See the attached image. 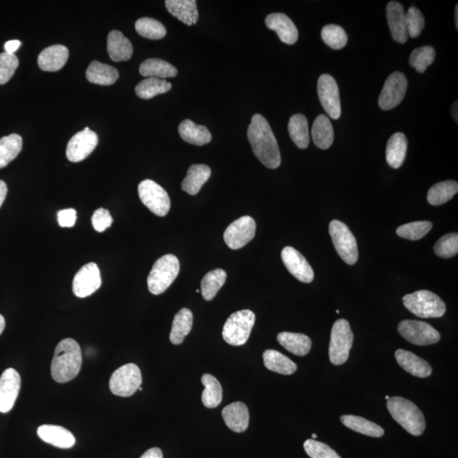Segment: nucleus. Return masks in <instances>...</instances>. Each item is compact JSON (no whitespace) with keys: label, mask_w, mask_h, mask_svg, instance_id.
<instances>
[{"label":"nucleus","mask_w":458,"mask_h":458,"mask_svg":"<svg viewBox=\"0 0 458 458\" xmlns=\"http://www.w3.org/2000/svg\"><path fill=\"white\" fill-rule=\"evenodd\" d=\"M102 276L97 264L89 263L82 267L74 277L72 290L80 298H88L102 286Z\"/></svg>","instance_id":"obj_15"},{"label":"nucleus","mask_w":458,"mask_h":458,"mask_svg":"<svg viewBox=\"0 0 458 458\" xmlns=\"http://www.w3.org/2000/svg\"><path fill=\"white\" fill-rule=\"evenodd\" d=\"M256 224L254 219L244 216L235 220L224 232V241L232 250H239L255 237Z\"/></svg>","instance_id":"obj_14"},{"label":"nucleus","mask_w":458,"mask_h":458,"mask_svg":"<svg viewBox=\"0 0 458 458\" xmlns=\"http://www.w3.org/2000/svg\"><path fill=\"white\" fill-rule=\"evenodd\" d=\"M21 389V376L14 369H8L0 377V413L10 412Z\"/></svg>","instance_id":"obj_17"},{"label":"nucleus","mask_w":458,"mask_h":458,"mask_svg":"<svg viewBox=\"0 0 458 458\" xmlns=\"http://www.w3.org/2000/svg\"><path fill=\"white\" fill-rule=\"evenodd\" d=\"M401 336L416 346H429L440 342V334L427 322L416 320H403L398 325Z\"/></svg>","instance_id":"obj_11"},{"label":"nucleus","mask_w":458,"mask_h":458,"mask_svg":"<svg viewBox=\"0 0 458 458\" xmlns=\"http://www.w3.org/2000/svg\"><path fill=\"white\" fill-rule=\"evenodd\" d=\"M113 218L107 209L99 208L92 217V224L97 232L102 233L112 225Z\"/></svg>","instance_id":"obj_51"},{"label":"nucleus","mask_w":458,"mask_h":458,"mask_svg":"<svg viewBox=\"0 0 458 458\" xmlns=\"http://www.w3.org/2000/svg\"><path fill=\"white\" fill-rule=\"evenodd\" d=\"M304 449L311 458H342L328 445L313 439L305 440Z\"/></svg>","instance_id":"obj_49"},{"label":"nucleus","mask_w":458,"mask_h":458,"mask_svg":"<svg viewBox=\"0 0 458 458\" xmlns=\"http://www.w3.org/2000/svg\"><path fill=\"white\" fill-rule=\"evenodd\" d=\"M141 383V369L136 364H129L121 366L112 374L109 386L113 394L129 397L136 393Z\"/></svg>","instance_id":"obj_9"},{"label":"nucleus","mask_w":458,"mask_h":458,"mask_svg":"<svg viewBox=\"0 0 458 458\" xmlns=\"http://www.w3.org/2000/svg\"><path fill=\"white\" fill-rule=\"evenodd\" d=\"M290 136L300 149H307L310 143L308 121L302 114H295L289 121Z\"/></svg>","instance_id":"obj_39"},{"label":"nucleus","mask_w":458,"mask_h":458,"mask_svg":"<svg viewBox=\"0 0 458 458\" xmlns=\"http://www.w3.org/2000/svg\"><path fill=\"white\" fill-rule=\"evenodd\" d=\"M435 50L432 46L418 48L410 55L409 63L411 67L416 69L418 73H424L426 69L434 62Z\"/></svg>","instance_id":"obj_46"},{"label":"nucleus","mask_w":458,"mask_h":458,"mask_svg":"<svg viewBox=\"0 0 458 458\" xmlns=\"http://www.w3.org/2000/svg\"><path fill=\"white\" fill-rule=\"evenodd\" d=\"M350 324L346 320H339L333 325L329 344V359L335 366L342 365L349 359L353 344Z\"/></svg>","instance_id":"obj_7"},{"label":"nucleus","mask_w":458,"mask_h":458,"mask_svg":"<svg viewBox=\"0 0 458 458\" xmlns=\"http://www.w3.org/2000/svg\"><path fill=\"white\" fill-rule=\"evenodd\" d=\"M390 398H391V397H390L389 396H386V399L387 400H389Z\"/></svg>","instance_id":"obj_60"},{"label":"nucleus","mask_w":458,"mask_h":458,"mask_svg":"<svg viewBox=\"0 0 458 458\" xmlns=\"http://www.w3.org/2000/svg\"><path fill=\"white\" fill-rule=\"evenodd\" d=\"M281 257L288 271L299 281L309 283L314 279L313 270L302 253L290 246L283 249Z\"/></svg>","instance_id":"obj_18"},{"label":"nucleus","mask_w":458,"mask_h":458,"mask_svg":"<svg viewBox=\"0 0 458 458\" xmlns=\"http://www.w3.org/2000/svg\"><path fill=\"white\" fill-rule=\"evenodd\" d=\"M227 273L224 270L215 269L205 275L202 280V294L206 300L216 298L218 291L224 285Z\"/></svg>","instance_id":"obj_41"},{"label":"nucleus","mask_w":458,"mask_h":458,"mask_svg":"<svg viewBox=\"0 0 458 458\" xmlns=\"http://www.w3.org/2000/svg\"><path fill=\"white\" fill-rule=\"evenodd\" d=\"M181 138L191 145L202 146L212 141V134L207 126L195 124L194 121L187 119L182 121L178 126Z\"/></svg>","instance_id":"obj_27"},{"label":"nucleus","mask_w":458,"mask_h":458,"mask_svg":"<svg viewBox=\"0 0 458 458\" xmlns=\"http://www.w3.org/2000/svg\"><path fill=\"white\" fill-rule=\"evenodd\" d=\"M314 143L321 150H328L334 142V129L328 116L320 115L317 117L312 129Z\"/></svg>","instance_id":"obj_31"},{"label":"nucleus","mask_w":458,"mask_h":458,"mask_svg":"<svg viewBox=\"0 0 458 458\" xmlns=\"http://www.w3.org/2000/svg\"><path fill=\"white\" fill-rule=\"evenodd\" d=\"M19 67V60L15 54L4 52L0 54V85L6 84Z\"/></svg>","instance_id":"obj_50"},{"label":"nucleus","mask_w":458,"mask_h":458,"mask_svg":"<svg viewBox=\"0 0 458 458\" xmlns=\"http://www.w3.org/2000/svg\"><path fill=\"white\" fill-rule=\"evenodd\" d=\"M329 231L339 256L347 264L354 265L359 259V248L350 229L342 222L333 220L330 222Z\"/></svg>","instance_id":"obj_8"},{"label":"nucleus","mask_w":458,"mask_h":458,"mask_svg":"<svg viewBox=\"0 0 458 458\" xmlns=\"http://www.w3.org/2000/svg\"><path fill=\"white\" fill-rule=\"evenodd\" d=\"M141 458H163V453L158 447L151 448Z\"/></svg>","instance_id":"obj_54"},{"label":"nucleus","mask_w":458,"mask_h":458,"mask_svg":"<svg viewBox=\"0 0 458 458\" xmlns=\"http://www.w3.org/2000/svg\"><path fill=\"white\" fill-rule=\"evenodd\" d=\"M455 21H456V28H458V6L457 4L455 8Z\"/></svg>","instance_id":"obj_58"},{"label":"nucleus","mask_w":458,"mask_h":458,"mask_svg":"<svg viewBox=\"0 0 458 458\" xmlns=\"http://www.w3.org/2000/svg\"><path fill=\"white\" fill-rule=\"evenodd\" d=\"M211 174V168L207 165H191L182 182V190L191 195H197Z\"/></svg>","instance_id":"obj_30"},{"label":"nucleus","mask_w":458,"mask_h":458,"mask_svg":"<svg viewBox=\"0 0 458 458\" xmlns=\"http://www.w3.org/2000/svg\"><path fill=\"white\" fill-rule=\"evenodd\" d=\"M317 435H316V434H312V439H313V440H316V439H317Z\"/></svg>","instance_id":"obj_59"},{"label":"nucleus","mask_w":458,"mask_h":458,"mask_svg":"<svg viewBox=\"0 0 458 458\" xmlns=\"http://www.w3.org/2000/svg\"><path fill=\"white\" fill-rule=\"evenodd\" d=\"M172 89V84L160 78L149 77L139 82L135 89L136 94L143 99H150L155 96L167 93Z\"/></svg>","instance_id":"obj_42"},{"label":"nucleus","mask_w":458,"mask_h":458,"mask_svg":"<svg viewBox=\"0 0 458 458\" xmlns=\"http://www.w3.org/2000/svg\"><path fill=\"white\" fill-rule=\"evenodd\" d=\"M196 292H197V293H200V290H196Z\"/></svg>","instance_id":"obj_62"},{"label":"nucleus","mask_w":458,"mask_h":458,"mask_svg":"<svg viewBox=\"0 0 458 458\" xmlns=\"http://www.w3.org/2000/svg\"><path fill=\"white\" fill-rule=\"evenodd\" d=\"M180 271V263L177 256L172 254L161 256L156 261L148 276V288L151 293L156 295L164 293L175 280Z\"/></svg>","instance_id":"obj_4"},{"label":"nucleus","mask_w":458,"mask_h":458,"mask_svg":"<svg viewBox=\"0 0 458 458\" xmlns=\"http://www.w3.org/2000/svg\"><path fill=\"white\" fill-rule=\"evenodd\" d=\"M21 43L19 40H11L6 43L4 45V50L8 54H15V52L19 49Z\"/></svg>","instance_id":"obj_53"},{"label":"nucleus","mask_w":458,"mask_h":458,"mask_svg":"<svg viewBox=\"0 0 458 458\" xmlns=\"http://www.w3.org/2000/svg\"><path fill=\"white\" fill-rule=\"evenodd\" d=\"M107 50L110 58L115 62L130 60L133 52L129 39L117 30L111 31L108 35Z\"/></svg>","instance_id":"obj_25"},{"label":"nucleus","mask_w":458,"mask_h":458,"mask_svg":"<svg viewBox=\"0 0 458 458\" xmlns=\"http://www.w3.org/2000/svg\"><path fill=\"white\" fill-rule=\"evenodd\" d=\"M165 4L170 14L182 23L187 26L197 23L199 12L195 0H167Z\"/></svg>","instance_id":"obj_26"},{"label":"nucleus","mask_w":458,"mask_h":458,"mask_svg":"<svg viewBox=\"0 0 458 458\" xmlns=\"http://www.w3.org/2000/svg\"><path fill=\"white\" fill-rule=\"evenodd\" d=\"M458 192V183L453 180L440 182L427 192V200L432 206H442L454 197Z\"/></svg>","instance_id":"obj_37"},{"label":"nucleus","mask_w":458,"mask_h":458,"mask_svg":"<svg viewBox=\"0 0 458 458\" xmlns=\"http://www.w3.org/2000/svg\"><path fill=\"white\" fill-rule=\"evenodd\" d=\"M255 321V313L250 310H241L234 312L225 322L222 329V337L231 346H243L250 337Z\"/></svg>","instance_id":"obj_6"},{"label":"nucleus","mask_w":458,"mask_h":458,"mask_svg":"<svg viewBox=\"0 0 458 458\" xmlns=\"http://www.w3.org/2000/svg\"><path fill=\"white\" fill-rule=\"evenodd\" d=\"M222 415L231 430L242 433L248 429L250 413L246 405L241 401L227 405L222 410Z\"/></svg>","instance_id":"obj_23"},{"label":"nucleus","mask_w":458,"mask_h":458,"mask_svg":"<svg viewBox=\"0 0 458 458\" xmlns=\"http://www.w3.org/2000/svg\"><path fill=\"white\" fill-rule=\"evenodd\" d=\"M135 29L142 37L153 39V40H158L167 35V29L163 24L149 17L138 19L135 23Z\"/></svg>","instance_id":"obj_43"},{"label":"nucleus","mask_w":458,"mask_h":458,"mask_svg":"<svg viewBox=\"0 0 458 458\" xmlns=\"http://www.w3.org/2000/svg\"><path fill=\"white\" fill-rule=\"evenodd\" d=\"M435 254L442 258H452L458 252V235L448 234L440 238L435 246Z\"/></svg>","instance_id":"obj_47"},{"label":"nucleus","mask_w":458,"mask_h":458,"mask_svg":"<svg viewBox=\"0 0 458 458\" xmlns=\"http://www.w3.org/2000/svg\"><path fill=\"white\" fill-rule=\"evenodd\" d=\"M408 138L403 133H396L386 146V160L390 167L397 169L403 165L407 156Z\"/></svg>","instance_id":"obj_28"},{"label":"nucleus","mask_w":458,"mask_h":458,"mask_svg":"<svg viewBox=\"0 0 458 458\" xmlns=\"http://www.w3.org/2000/svg\"><path fill=\"white\" fill-rule=\"evenodd\" d=\"M266 26L274 31L279 38L286 45H294L298 40V30L293 21L283 13H273L267 16L265 20Z\"/></svg>","instance_id":"obj_19"},{"label":"nucleus","mask_w":458,"mask_h":458,"mask_svg":"<svg viewBox=\"0 0 458 458\" xmlns=\"http://www.w3.org/2000/svg\"><path fill=\"white\" fill-rule=\"evenodd\" d=\"M58 222L62 228H72L76 224L77 212L72 208L65 209L58 214Z\"/></svg>","instance_id":"obj_52"},{"label":"nucleus","mask_w":458,"mask_h":458,"mask_svg":"<svg viewBox=\"0 0 458 458\" xmlns=\"http://www.w3.org/2000/svg\"><path fill=\"white\" fill-rule=\"evenodd\" d=\"M387 408L391 415L409 434L420 436L426 427L424 414L411 400L403 397H391L387 400Z\"/></svg>","instance_id":"obj_3"},{"label":"nucleus","mask_w":458,"mask_h":458,"mask_svg":"<svg viewBox=\"0 0 458 458\" xmlns=\"http://www.w3.org/2000/svg\"><path fill=\"white\" fill-rule=\"evenodd\" d=\"M139 72L143 77L168 78L177 76L178 70L173 65L160 59H148L141 65Z\"/></svg>","instance_id":"obj_36"},{"label":"nucleus","mask_w":458,"mask_h":458,"mask_svg":"<svg viewBox=\"0 0 458 458\" xmlns=\"http://www.w3.org/2000/svg\"><path fill=\"white\" fill-rule=\"evenodd\" d=\"M317 94L327 114L334 120L342 116L339 91L337 82L329 74H324L318 78Z\"/></svg>","instance_id":"obj_13"},{"label":"nucleus","mask_w":458,"mask_h":458,"mask_svg":"<svg viewBox=\"0 0 458 458\" xmlns=\"http://www.w3.org/2000/svg\"><path fill=\"white\" fill-rule=\"evenodd\" d=\"M452 116L453 119L457 122V102H456L454 104H453L452 106Z\"/></svg>","instance_id":"obj_57"},{"label":"nucleus","mask_w":458,"mask_h":458,"mask_svg":"<svg viewBox=\"0 0 458 458\" xmlns=\"http://www.w3.org/2000/svg\"><path fill=\"white\" fill-rule=\"evenodd\" d=\"M86 77L92 84L110 86L119 80V72L115 67L107 64L93 61L86 72Z\"/></svg>","instance_id":"obj_29"},{"label":"nucleus","mask_w":458,"mask_h":458,"mask_svg":"<svg viewBox=\"0 0 458 458\" xmlns=\"http://www.w3.org/2000/svg\"><path fill=\"white\" fill-rule=\"evenodd\" d=\"M82 364L80 344L73 339H64L56 346L51 364V375L56 382L67 383L80 374Z\"/></svg>","instance_id":"obj_2"},{"label":"nucleus","mask_w":458,"mask_h":458,"mask_svg":"<svg viewBox=\"0 0 458 458\" xmlns=\"http://www.w3.org/2000/svg\"><path fill=\"white\" fill-rule=\"evenodd\" d=\"M403 302L409 312L421 318L442 317L447 311L443 300L429 290H418L405 295Z\"/></svg>","instance_id":"obj_5"},{"label":"nucleus","mask_w":458,"mask_h":458,"mask_svg":"<svg viewBox=\"0 0 458 458\" xmlns=\"http://www.w3.org/2000/svg\"><path fill=\"white\" fill-rule=\"evenodd\" d=\"M405 24H407L408 36L416 38L420 36L425 28V16L418 8L410 7L405 13Z\"/></svg>","instance_id":"obj_48"},{"label":"nucleus","mask_w":458,"mask_h":458,"mask_svg":"<svg viewBox=\"0 0 458 458\" xmlns=\"http://www.w3.org/2000/svg\"><path fill=\"white\" fill-rule=\"evenodd\" d=\"M138 390H139V391H143V388L141 386V387H139V388H138Z\"/></svg>","instance_id":"obj_61"},{"label":"nucleus","mask_w":458,"mask_h":458,"mask_svg":"<svg viewBox=\"0 0 458 458\" xmlns=\"http://www.w3.org/2000/svg\"><path fill=\"white\" fill-rule=\"evenodd\" d=\"M278 342L288 351L299 356L307 355L312 348V340L307 335L290 332L278 334Z\"/></svg>","instance_id":"obj_32"},{"label":"nucleus","mask_w":458,"mask_h":458,"mask_svg":"<svg viewBox=\"0 0 458 458\" xmlns=\"http://www.w3.org/2000/svg\"><path fill=\"white\" fill-rule=\"evenodd\" d=\"M7 192L8 187L6 183L0 180V207H2L4 200H6Z\"/></svg>","instance_id":"obj_55"},{"label":"nucleus","mask_w":458,"mask_h":458,"mask_svg":"<svg viewBox=\"0 0 458 458\" xmlns=\"http://www.w3.org/2000/svg\"><path fill=\"white\" fill-rule=\"evenodd\" d=\"M322 38L327 45L333 50H342L347 45L348 36L342 27L338 25H327L322 30Z\"/></svg>","instance_id":"obj_45"},{"label":"nucleus","mask_w":458,"mask_h":458,"mask_svg":"<svg viewBox=\"0 0 458 458\" xmlns=\"http://www.w3.org/2000/svg\"><path fill=\"white\" fill-rule=\"evenodd\" d=\"M4 328H6V320H4V317L0 314V335L3 333Z\"/></svg>","instance_id":"obj_56"},{"label":"nucleus","mask_w":458,"mask_h":458,"mask_svg":"<svg viewBox=\"0 0 458 458\" xmlns=\"http://www.w3.org/2000/svg\"><path fill=\"white\" fill-rule=\"evenodd\" d=\"M340 421L344 426L357 433L370 436V437L379 438L385 435L383 427L374 422L366 420V418L354 415H343Z\"/></svg>","instance_id":"obj_34"},{"label":"nucleus","mask_w":458,"mask_h":458,"mask_svg":"<svg viewBox=\"0 0 458 458\" xmlns=\"http://www.w3.org/2000/svg\"><path fill=\"white\" fill-rule=\"evenodd\" d=\"M98 135L91 130H82L70 139L67 148V157L72 163H80L88 157L97 146Z\"/></svg>","instance_id":"obj_16"},{"label":"nucleus","mask_w":458,"mask_h":458,"mask_svg":"<svg viewBox=\"0 0 458 458\" xmlns=\"http://www.w3.org/2000/svg\"><path fill=\"white\" fill-rule=\"evenodd\" d=\"M408 90V80L403 73L396 72L387 78L378 99V106L390 111L403 102Z\"/></svg>","instance_id":"obj_12"},{"label":"nucleus","mask_w":458,"mask_h":458,"mask_svg":"<svg viewBox=\"0 0 458 458\" xmlns=\"http://www.w3.org/2000/svg\"><path fill=\"white\" fill-rule=\"evenodd\" d=\"M23 150V138L19 134L12 133L0 138V169L6 168L15 160Z\"/></svg>","instance_id":"obj_38"},{"label":"nucleus","mask_w":458,"mask_h":458,"mask_svg":"<svg viewBox=\"0 0 458 458\" xmlns=\"http://www.w3.org/2000/svg\"><path fill=\"white\" fill-rule=\"evenodd\" d=\"M247 136L254 155L265 167L276 169L281 164V155L271 126L263 116H253Z\"/></svg>","instance_id":"obj_1"},{"label":"nucleus","mask_w":458,"mask_h":458,"mask_svg":"<svg viewBox=\"0 0 458 458\" xmlns=\"http://www.w3.org/2000/svg\"><path fill=\"white\" fill-rule=\"evenodd\" d=\"M193 327V313L190 310L182 308L178 312L173 322L170 340L173 344H180Z\"/></svg>","instance_id":"obj_33"},{"label":"nucleus","mask_w":458,"mask_h":458,"mask_svg":"<svg viewBox=\"0 0 458 458\" xmlns=\"http://www.w3.org/2000/svg\"><path fill=\"white\" fill-rule=\"evenodd\" d=\"M386 16L392 38L397 43H405L408 39L405 13L403 4L391 1L387 4Z\"/></svg>","instance_id":"obj_20"},{"label":"nucleus","mask_w":458,"mask_h":458,"mask_svg":"<svg viewBox=\"0 0 458 458\" xmlns=\"http://www.w3.org/2000/svg\"><path fill=\"white\" fill-rule=\"evenodd\" d=\"M433 227L429 221H418L410 222V224L401 225L396 229V234L400 238L409 239V241H418L424 238Z\"/></svg>","instance_id":"obj_44"},{"label":"nucleus","mask_w":458,"mask_h":458,"mask_svg":"<svg viewBox=\"0 0 458 458\" xmlns=\"http://www.w3.org/2000/svg\"><path fill=\"white\" fill-rule=\"evenodd\" d=\"M68 58L69 50L67 47L52 45L46 48L38 55V64L43 71L58 72L64 67Z\"/></svg>","instance_id":"obj_22"},{"label":"nucleus","mask_w":458,"mask_h":458,"mask_svg":"<svg viewBox=\"0 0 458 458\" xmlns=\"http://www.w3.org/2000/svg\"><path fill=\"white\" fill-rule=\"evenodd\" d=\"M397 363L408 373L418 378H427L430 376L432 369L426 361L421 357L413 354V352L405 350H397L396 351Z\"/></svg>","instance_id":"obj_24"},{"label":"nucleus","mask_w":458,"mask_h":458,"mask_svg":"<svg viewBox=\"0 0 458 458\" xmlns=\"http://www.w3.org/2000/svg\"><path fill=\"white\" fill-rule=\"evenodd\" d=\"M138 195L141 202L149 210L159 217L168 215L171 207V202L168 192L158 183L146 180L139 183Z\"/></svg>","instance_id":"obj_10"},{"label":"nucleus","mask_w":458,"mask_h":458,"mask_svg":"<svg viewBox=\"0 0 458 458\" xmlns=\"http://www.w3.org/2000/svg\"><path fill=\"white\" fill-rule=\"evenodd\" d=\"M202 382L205 386L202 392V403L207 408L218 407L222 400V389L219 381L212 374H204Z\"/></svg>","instance_id":"obj_40"},{"label":"nucleus","mask_w":458,"mask_h":458,"mask_svg":"<svg viewBox=\"0 0 458 458\" xmlns=\"http://www.w3.org/2000/svg\"><path fill=\"white\" fill-rule=\"evenodd\" d=\"M263 361L266 368L274 373L290 375L298 370V365L293 361L277 351H266L263 353Z\"/></svg>","instance_id":"obj_35"},{"label":"nucleus","mask_w":458,"mask_h":458,"mask_svg":"<svg viewBox=\"0 0 458 458\" xmlns=\"http://www.w3.org/2000/svg\"><path fill=\"white\" fill-rule=\"evenodd\" d=\"M38 435L43 442L59 448H71L76 443V439L72 432L61 426L52 425L39 426Z\"/></svg>","instance_id":"obj_21"}]
</instances>
